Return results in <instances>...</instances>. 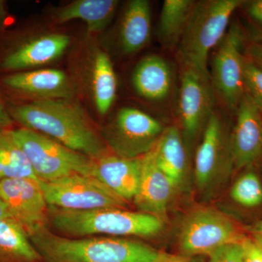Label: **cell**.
Here are the masks:
<instances>
[{
  "mask_svg": "<svg viewBox=\"0 0 262 262\" xmlns=\"http://www.w3.org/2000/svg\"><path fill=\"white\" fill-rule=\"evenodd\" d=\"M44 262H192L136 239L107 236L67 237L44 227L29 236Z\"/></svg>",
  "mask_w": 262,
  "mask_h": 262,
  "instance_id": "6da1fadb",
  "label": "cell"
},
{
  "mask_svg": "<svg viewBox=\"0 0 262 262\" xmlns=\"http://www.w3.org/2000/svg\"><path fill=\"white\" fill-rule=\"evenodd\" d=\"M13 121L92 159L108 152L82 107L73 99H34L7 108Z\"/></svg>",
  "mask_w": 262,
  "mask_h": 262,
  "instance_id": "7a4b0ae2",
  "label": "cell"
},
{
  "mask_svg": "<svg viewBox=\"0 0 262 262\" xmlns=\"http://www.w3.org/2000/svg\"><path fill=\"white\" fill-rule=\"evenodd\" d=\"M48 225L67 237L91 236L151 237L163 231L164 221L155 215L122 208L73 211L49 206Z\"/></svg>",
  "mask_w": 262,
  "mask_h": 262,
  "instance_id": "3957f363",
  "label": "cell"
},
{
  "mask_svg": "<svg viewBox=\"0 0 262 262\" xmlns=\"http://www.w3.org/2000/svg\"><path fill=\"white\" fill-rule=\"evenodd\" d=\"M242 0L196 1L177 50L182 67L193 69L210 77V52L227 32L229 20Z\"/></svg>",
  "mask_w": 262,
  "mask_h": 262,
  "instance_id": "277c9868",
  "label": "cell"
},
{
  "mask_svg": "<svg viewBox=\"0 0 262 262\" xmlns=\"http://www.w3.org/2000/svg\"><path fill=\"white\" fill-rule=\"evenodd\" d=\"M13 132L38 180L51 182L72 174L93 177L94 160L87 155L36 131L20 127Z\"/></svg>",
  "mask_w": 262,
  "mask_h": 262,
  "instance_id": "5b68a950",
  "label": "cell"
},
{
  "mask_svg": "<svg viewBox=\"0 0 262 262\" xmlns=\"http://www.w3.org/2000/svg\"><path fill=\"white\" fill-rule=\"evenodd\" d=\"M165 130L161 122L141 110L123 107L101 132L112 153L129 159L144 157L152 151Z\"/></svg>",
  "mask_w": 262,
  "mask_h": 262,
  "instance_id": "8992f818",
  "label": "cell"
},
{
  "mask_svg": "<svg viewBox=\"0 0 262 262\" xmlns=\"http://www.w3.org/2000/svg\"><path fill=\"white\" fill-rule=\"evenodd\" d=\"M244 237L227 215L212 208H200L183 221L179 247L181 255L186 257L208 256L223 246L241 243Z\"/></svg>",
  "mask_w": 262,
  "mask_h": 262,
  "instance_id": "52a82bcc",
  "label": "cell"
},
{
  "mask_svg": "<svg viewBox=\"0 0 262 262\" xmlns=\"http://www.w3.org/2000/svg\"><path fill=\"white\" fill-rule=\"evenodd\" d=\"M48 206L73 211L101 208L126 209L127 202L97 179L72 174L51 181H39Z\"/></svg>",
  "mask_w": 262,
  "mask_h": 262,
  "instance_id": "ba28073f",
  "label": "cell"
},
{
  "mask_svg": "<svg viewBox=\"0 0 262 262\" xmlns=\"http://www.w3.org/2000/svg\"><path fill=\"white\" fill-rule=\"evenodd\" d=\"M244 34L232 25L217 45L211 60V82L229 110H236L245 94Z\"/></svg>",
  "mask_w": 262,
  "mask_h": 262,
  "instance_id": "9c48e42d",
  "label": "cell"
},
{
  "mask_svg": "<svg viewBox=\"0 0 262 262\" xmlns=\"http://www.w3.org/2000/svg\"><path fill=\"white\" fill-rule=\"evenodd\" d=\"M0 200L28 237L48 227L49 206L37 179H0Z\"/></svg>",
  "mask_w": 262,
  "mask_h": 262,
  "instance_id": "30bf717a",
  "label": "cell"
},
{
  "mask_svg": "<svg viewBox=\"0 0 262 262\" xmlns=\"http://www.w3.org/2000/svg\"><path fill=\"white\" fill-rule=\"evenodd\" d=\"M215 97L211 78L193 69L182 67L179 108L183 139L192 141L204 132L214 113Z\"/></svg>",
  "mask_w": 262,
  "mask_h": 262,
  "instance_id": "8fae6325",
  "label": "cell"
},
{
  "mask_svg": "<svg viewBox=\"0 0 262 262\" xmlns=\"http://www.w3.org/2000/svg\"><path fill=\"white\" fill-rule=\"evenodd\" d=\"M234 166L231 136L227 137L225 122L214 112L207 124L194 159V177L198 187L211 185L222 166Z\"/></svg>",
  "mask_w": 262,
  "mask_h": 262,
  "instance_id": "7c38bea8",
  "label": "cell"
},
{
  "mask_svg": "<svg viewBox=\"0 0 262 262\" xmlns=\"http://www.w3.org/2000/svg\"><path fill=\"white\" fill-rule=\"evenodd\" d=\"M236 112L231 149L234 167L242 169L262 156V114L246 93Z\"/></svg>",
  "mask_w": 262,
  "mask_h": 262,
  "instance_id": "4fadbf2b",
  "label": "cell"
},
{
  "mask_svg": "<svg viewBox=\"0 0 262 262\" xmlns=\"http://www.w3.org/2000/svg\"><path fill=\"white\" fill-rule=\"evenodd\" d=\"M70 42L68 35L59 33L37 36L7 52L0 67L15 73L49 64L62 56Z\"/></svg>",
  "mask_w": 262,
  "mask_h": 262,
  "instance_id": "5bb4252c",
  "label": "cell"
},
{
  "mask_svg": "<svg viewBox=\"0 0 262 262\" xmlns=\"http://www.w3.org/2000/svg\"><path fill=\"white\" fill-rule=\"evenodd\" d=\"M3 83L34 99H73L77 93L73 81L63 71L56 69L15 72L4 77Z\"/></svg>",
  "mask_w": 262,
  "mask_h": 262,
  "instance_id": "9a60e30c",
  "label": "cell"
},
{
  "mask_svg": "<svg viewBox=\"0 0 262 262\" xmlns=\"http://www.w3.org/2000/svg\"><path fill=\"white\" fill-rule=\"evenodd\" d=\"M175 187L157 165L153 150L142 157L140 181L133 200L139 212L165 220Z\"/></svg>",
  "mask_w": 262,
  "mask_h": 262,
  "instance_id": "2e32d148",
  "label": "cell"
},
{
  "mask_svg": "<svg viewBox=\"0 0 262 262\" xmlns=\"http://www.w3.org/2000/svg\"><path fill=\"white\" fill-rule=\"evenodd\" d=\"M93 177L126 202L133 201L140 181L142 158H122L108 152L94 159Z\"/></svg>",
  "mask_w": 262,
  "mask_h": 262,
  "instance_id": "e0dca14e",
  "label": "cell"
},
{
  "mask_svg": "<svg viewBox=\"0 0 262 262\" xmlns=\"http://www.w3.org/2000/svg\"><path fill=\"white\" fill-rule=\"evenodd\" d=\"M137 94L150 101H163L168 98L173 84V72L165 58L150 55L136 66L132 77Z\"/></svg>",
  "mask_w": 262,
  "mask_h": 262,
  "instance_id": "ac0fdd59",
  "label": "cell"
},
{
  "mask_svg": "<svg viewBox=\"0 0 262 262\" xmlns=\"http://www.w3.org/2000/svg\"><path fill=\"white\" fill-rule=\"evenodd\" d=\"M151 34V8L146 0L129 2L124 11L119 42L122 52L134 54L143 49L149 42Z\"/></svg>",
  "mask_w": 262,
  "mask_h": 262,
  "instance_id": "d6986e66",
  "label": "cell"
},
{
  "mask_svg": "<svg viewBox=\"0 0 262 262\" xmlns=\"http://www.w3.org/2000/svg\"><path fill=\"white\" fill-rule=\"evenodd\" d=\"M154 151L157 165L176 187L182 184L187 168V151L182 132L177 126L164 130Z\"/></svg>",
  "mask_w": 262,
  "mask_h": 262,
  "instance_id": "ffe728a7",
  "label": "cell"
},
{
  "mask_svg": "<svg viewBox=\"0 0 262 262\" xmlns=\"http://www.w3.org/2000/svg\"><path fill=\"white\" fill-rule=\"evenodd\" d=\"M118 5L116 0H77L57 10L54 20L64 24L78 19L86 24L89 32H99L110 23Z\"/></svg>",
  "mask_w": 262,
  "mask_h": 262,
  "instance_id": "44dd1931",
  "label": "cell"
},
{
  "mask_svg": "<svg viewBox=\"0 0 262 262\" xmlns=\"http://www.w3.org/2000/svg\"><path fill=\"white\" fill-rule=\"evenodd\" d=\"M0 262H44L20 226L0 220Z\"/></svg>",
  "mask_w": 262,
  "mask_h": 262,
  "instance_id": "7402d4cb",
  "label": "cell"
},
{
  "mask_svg": "<svg viewBox=\"0 0 262 262\" xmlns=\"http://www.w3.org/2000/svg\"><path fill=\"white\" fill-rule=\"evenodd\" d=\"M92 69V90L98 113H108L116 98V74L110 57L105 52L98 51L95 54Z\"/></svg>",
  "mask_w": 262,
  "mask_h": 262,
  "instance_id": "603a6c76",
  "label": "cell"
},
{
  "mask_svg": "<svg viewBox=\"0 0 262 262\" xmlns=\"http://www.w3.org/2000/svg\"><path fill=\"white\" fill-rule=\"evenodd\" d=\"M194 0H165L159 23V37L162 44L169 49L178 46L187 26Z\"/></svg>",
  "mask_w": 262,
  "mask_h": 262,
  "instance_id": "cb8c5ba5",
  "label": "cell"
},
{
  "mask_svg": "<svg viewBox=\"0 0 262 262\" xmlns=\"http://www.w3.org/2000/svg\"><path fill=\"white\" fill-rule=\"evenodd\" d=\"M24 178L37 179L13 130H0V179Z\"/></svg>",
  "mask_w": 262,
  "mask_h": 262,
  "instance_id": "d4e9b609",
  "label": "cell"
},
{
  "mask_svg": "<svg viewBox=\"0 0 262 262\" xmlns=\"http://www.w3.org/2000/svg\"><path fill=\"white\" fill-rule=\"evenodd\" d=\"M232 201L245 208H256L262 204V183L254 172L243 174L230 190Z\"/></svg>",
  "mask_w": 262,
  "mask_h": 262,
  "instance_id": "484cf974",
  "label": "cell"
},
{
  "mask_svg": "<svg viewBox=\"0 0 262 262\" xmlns=\"http://www.w3.org/2000/svg\"><path fill=\"white\" fill-rule=\"evenodd\" d=\"M245 93L262 114V70L245 57Z\"/></svg>",
  "mask_w": 262,
  "mask_h": 262,
  "instance_id": "4316f807",
  "label": "cell"
},
{
  "mask_svg": "<svg viewBox=\"0 0 262 262\" xmlns=\"http://www.w3.org/2000/svg\"><path fill=\"white\" fill-rule=\"evenodd\" d=\"M241 244L243 262H262V234L245 236Z\"/></svg>",
  "mask_w": 262,
  "mask_h": 262,
  "instance_id": "83f0119b",
  "label": "cell"
},
{
  "mask_svg": "<svg viewBox=\"0 0 262 262\" xmlns=\"http://www.w3.org/2000/svg\"><path fill=\"white\" fill-rule=\"evenodd\" d=\"M208 262H243L241 243L219 248L208 256Z\"/></svg>",
  "mask_w": 262,
  "mask_h": 262,
  "instance_id": "f1b7e54d",
  "label": "cell"
},
{
  "mask_svg": "<svg viewBox=\"0 0 262 262\" xmlns=\"http://www.w3.org/2000/svg\"><path fill=\"white\" fill-rule=\"evenodd\" d=\"M241 7L251 23L256 27L259 33V39H262V0L244 1Z\"/></svg>",
  "mask_w": 262,
  "mask_h": 262,
  "instance_id": "f546056e",
  "label": "cell"
},
{
  "mask_svg": "<svg viewBox=\"0 0 262 262\" xmlns=\"http://www.w3.org/2000/svg\"><path fill=\"white\" fill-rule=\"evenodd\" d=\"M244 56L262 70V39H256L248 45Z\"/></svg>",
  "mask_w": 262,
  "mask_h": 262,
  "instance_id": "4dcf8cb0",
  "label": "cell"
},
{
  "mask_svg": "<svg viewBox=\"0 0 262 262\" xmlns=\"http://www.w3.org/2000/svg\"><path fill=\"white\" fill-rule=\"evenodd\" d=\"M13 120L5 108L1 96H0V130H10Z\"/></svg>",
  "mask_w": 262,
  "mask_h": 262,
  "instance_id": "1f68e13d",
  "label": "cell"
},
{
  "mask_svg": "<svg viewBox=\"0 0 262 262\" xmlns=\"http://www.w3.org/2000/svg\"><path fill=\"white\" fill-rule=\"evenodd\" d=\"M7 17H8V13H7L5 3L3 0H0V29L4 27Z\"/></svg>",
  "mask_w": 262,
  "mask_h": 262,
  "instance_id": "d6a6232c",
  "label": "cell"
},
{
  "mask_svg": "<svg viewBox=\"0 0 262 262\" xmlns=\"http://www.w3.org/2000/svg\"><path fill=\"white\" fill-rule=\"evenodd\" d=\"M0 220L14 221L12 219L11 215H10L9 212L8 211L6 207H5L4 203L1 200H0Z\"/></svg>",
  "mask_w": 262,
  "mask_h": 262,
  "instance_id": "836d02e7",
  "label": "cell"
},
{
  "mask_svg": "<svg viewBox=\"0 0 262 262\" xmlns=\"http://www.w3.org/2000/svg\"><path fill=\"white\" fill-rule=\"evenodd\" d=\"M251 234H262V220L256 222L249 229Z\"/></svg>",
  "mask_w": 262,
  "mask_h": 262,
  "instance_id": "e575fe53",
  "label": "cell"
}]
</instances>
